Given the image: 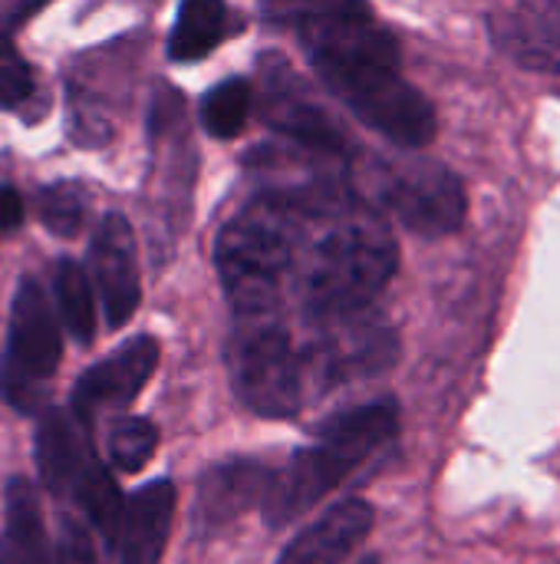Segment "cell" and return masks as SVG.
Returning <instances> with one entry per match:
<instances>
[{"label":"cell","mask_w":560,"mask_h":564,"mask_svg":"<svg viewBox=\"0 0 560 564\" xmlns=\"http://www.w3.org/2000/svg\"><path fill=\"white\" fill-rule=\"evenodd\" d=\"M399 360V334L376 321L370 311L310 324V340L300 350L304 387L307 390H337L343 383L370 380L393 370Z\"/></svg>","instance_id":"obj_10"},{"label":"cell","mask_w":560,"mask_h":564,"mask_svg":"<svg viewBox=\"0 0 560 564\" xmlns=\"http://www.w3.org/2000/svg\"><path fill=\"white\" fill-rule=\"evenodd\" d=\"M36 469L43 486L73 502L89 529L106 542L116 545L125 502L119 496L116 479L109 476L106 463L96 456L89 443V430L79 426L63 410L40 413L36 423Z\"/></svg>","instance_id":"obj_7"},{"label":"cell","mask_w":560,"mask_h":564,"mask_svg":"<svg viewBox=\"0 0 560 564\" xmlns=\"http://www.w3.org/2000/svg\"><path fill=\"white\" fill-rule=\"evenodd\" d=\"M36 93V73L20 53L13 30L0 23V109L13 112Z\"/></svg>","instance_id":"obj_23"},{"label":"cell","mask_w":560,"mask_h":564,"mask_svg":"<svg viewBox=\"0 0 560 564\" xmlns=\"http://www.w3.org/2000/svg\"><path fill=\"white\" fill-rule=\"evenodd\" d=\"M254 112V83L244 76H228L211 86L198 102V122L211 139L231 142L238 139Z\"/></svg>","instance_id":"obj_20"},{"label":"cell","mask_w":560,"mask_h":564,"mask_svg":"<svg viewBox=\"0 0 560 564\" xmlns=\"http://www.w3.org/2000/svg\"><path fill=\"white\" fill-rule=\"evenodd\" d=\"M198 182V145L191 135L188 109L178 89L158 86L149 106V175H145V208L155 231L152 248L162 254V241L175 245L191 221Z\"/></svg>","instance_id":"obj_8"},{"label":"cell","mask_w":560,"mask_h":564,"mask_svg":"<svg viewBox=\"0 0 560 564\" xmlns=\"http://www.w3.org/2000/svg\"><path fill=\"white\" fill-rule=\"evenodd\" d=\"M86 271L92 291L99 294L109 330L125 327L142 304V274H139L135 228L122 212H106L92 228Z\"/></svg>","instance_id":"obj_12"},{"label":"cell","mask_w":560,"mask_h":564,"mask_svg":"<svg viewBox=\"0 0 560 564\" xmlns=\"http://www.w3.org/2000/svg\"><path fill=\"white\" fill-rule=\"evenodd\" d=\"M399 436V403L380 397L350 410L333 413L314 433V440L294 453L290 466L274 476L264 499V522L284 529L294 519L320 506L333 489L356 476L370 459H376Z\"/></svg>","instance_id":"obj_4"},{"label":"cell","mask_w":560,"mask_h":564,"mask_svg":"<svg viewBox=\"0 0 560 564\" xmlns=\"http://www.w3.org/2000/svg\"><path fill=\"white\" fill-rule=\"evenodd\" d=\"M26 218V202L13 185H0V238L17 231Z\"/></svg>","instance_id":"obj_25"},{"label":"cell","mask_w":560,"mask_h":564,"mask_svg":"<svg viewBox=\"0 0 560 564\" xmlns=\"http://www.w3.org/2000/svg\"><path fill=\"white\" fill-rule=\"evenodd\" d=\"M261 17L297 40L320 86L366 129L403 152L436 139V109L403 76V46L370 0H261Z\"/></svg>","instance_id":"obj_1"},{"label":"cell","mask_w":560,"mask_h":564,"mask_svg":"<svg viewBox=\"0 0 560 564\" xmlns=\"http://www.w3.org/2000/svg\"><path fill=\"white\" fill-rule=\"evenodd\" d=\"M310 221L300 208L254 192L218 228L215 271L234 317L281 314Z\"/></svg>","instance_id":"obj_3"},{"label":"cell","mask_w":560,"mask_h":564,"mask_svg":"<svg viewBox=\"0 0 560 564\" xmlns=\"http://www.w3.org/2000/svg\"><path fill=\"white\" fill-rule=\"evenodd\" d=\"M53 564H99V555H96L92 539H89V529L76 516H63V522H59Z\"/></svg>","instance_id":"obj_24"},{"label":"cell","mask_w":560,"mask_h":564,"mask_svg":"<svg viewBox=\"0 0 560 564\" xmlns=\"http://www.w3.org/2000/svg\"><path fill=\"white\" fill-rule=\"evenodd\" d=\"M0 564H53L43 512L26 479H10L3 496Z\"/></svg>","instance_id":"obj_17"},{"label":"cell","mask_w":560,"mask_h":564,"mask_svg":"<svg viewBox=\"0 0 560 564\" xmlns=\"http://www.w3.org/2000/svg\"><path fill=\"white\" fill-rule=\"evenodd\" d=\"M33 215L50 235L69 241L89 221V192L83 182L73 178L46 182L33 192Z\"/></svg>","instance_id":"obj_21"},{"label":"cell","mask_w":560,"mask_h":564,"mask_svg":"<svg viewBox=\"0 0 560 564\" xmlns=\"http://www.w3.org/2000/svg\"><path fill=\"white\" fill-rule=\"evenodd\" d=\"M178 492L168 479L142 486L122 512L119 525V564H162L172 525H175Z\"/></svg>","instance_id":"obj_16"},{"label":"cell","mask_w":560,"mask_h":564,"mask_svg":"<svg viewBox=\"0 0 560 564\" xmlns=\"http://www.w3.org/2000/svg\"><path fill=\"white\" fill-rule=\"evenodd\" d=\"M50 288H53V311L59 314L63 330L79 344H92L96 337V291L89 281L86 264L76 258H59L50 271Z\"/></svg>","instance_id":"obj_19"},{"label":"cell","mask_w":560,"mask_h":564,"mask_svg":"<svg viewBox=\"0 0 560 564\" xmlns=\"http://www.w3.org/2000/svg\"><path fill=\"white\" fill-rule=\"evenodd\" d=\"M353 188L419 238L455 235L469 215L462 178L439 159H353Z\"/></svg>","instance_id":"obj_5"},{"label":"cell","mask_w":560,"mask_h":564,"mask_svg":"<svg viewBox=\"0 0 560 564\" xmlns=\"http://www.w3.org/2000/svg\"><path fill=\"white\" fill-rule=\"evenodd\" d=\"M356 564H383V558L380 555H366V558H360Z\"/></svg>","instance_id":"obj_26"},{"label":"cell","mask_w":560,"mask_h":564,"mask_svg":"<svg viewBox=\"0 0 560 564\" xmlns=\"http://www.w3.org/2000/svg\"><path fill=\"white\" fill-rule=\"evenodd\" d=\"M274 469H267L264 463H251V459H231L221 466H211L195 492V535H215L224 525H231L238 516L264 506L271 486H274Z\"/></svg>","instance_id":"obj_14"},{"label":"cell","mask_w":560,"mask_h":564,"mask_svg":"<svg viewBox=\"0 0 560 564\" xmlns=\"http://www.w3.org/2000/svg\"><path fill=\"white\" fill-rule=\"evenodd\" d=\"M158 446V430L145 416H116L106 430V456L122 473H139Z\"/></svg>","instance_id":"obj_22"},{"label":"cell","mask_w":560,"mask_h":564,"mask_svg":"<svg viewBox=\"0 0 560 564\" xmlns=\"http://www.w3.org/2000/svg\"><path fill=\"white\" fill-rule=\"evenodd\" d=\"M158 357H162V347L152 334H139V337L125 340L119 350H112L106 360L92 364L76 380L73 397H69V416L89 430L102 413L135 403V397L152 380Z\"/></svg>","instance_id":"obj_13"},{"label":"cell","mask_w":560,"mask_h":564,"mask_svg":"<svg viewBox=\"0 0 560 564\" xmlns=\"http://www.w3.org/2000/svg\"><path fill=\"white\" fill-rule=\"evenodd\" d=\"M257 86H254V106L261 112V122L277 132L284 142L353 159V139L340 126V119L310 93V86L294 73V66L281 53H264L257 59Z\"/></svg>","instance_id":"obj_11"},{"label":"cell","mask_w":560,"mask_h":564,"mask_svg":"<svg viewBox=\"0 0 560 564\" xmlns=\"http://www.w3.org/2000/svg\"><path fill=\"white\" fill-rule=\"evenodd\" d=\"M376 525L366 499H343L310 522L274 564H343Z\"/></svg>","instance_id":"obj_15"},{"label":"cell","mask_w":560,"mask_h":564,"mask_svg":"<svg viewBox=\"0 0 560 564\" xmlns=\"http://www.w3.org/2000/svg\"><path fill=\"white\" fill-rule=\"evenodd\" d=\"M59 360L63 330L50 294L43 291L40 278L23 274L10 301L7 344L0 354V400L20 416L40 413Z\"/></svg>","instance_id":"obj_9"},{"label":"cell","mask_w":560,"mask_h":564,"mask_svg":"<svg viewBox=\"0 0 560 564\" xmlns=\"http://www.w3.org/2000/svg\"><path fill=\"white\" fill-rule=\"evenodd\" d=\"M399 245L366 202L314 218L304 231L294 281L307 324L363 314L393 284Z\"/></svg>","instance_id":"obj_2"},{"label":"cell","mask_w":560,"mask_h":564,"mask_svg":"<svg viewBox=\"0 0 560 564\" xmlns=\"http://www.w3.org/2000/svg\"><path fill=\"white\" fill-rule=\"evenodd\" d=\"M234 397L264 420H294L304 410L307 387L300 350L281 314L234 317L224 347Z\"/></svg>","instance_id":"obj_6"},{"label":"cell","mask_w":560,"mask_h":564,"mask_svg":"<svg viewBox=\"0 0 560 564\" xmlns=\"http://www.w3.org/2000/svg\"><path fill=\"white\" fill-rule=\"evenodd\" d=\"M548 3H554V7H558V10H560V0H548Z\"/></svg>","instance_id":"obj_27"},{"label":"cell","mask_w":560,"mask_h":564,"mask_svg":"<svg viewBox=\"0 0 560 564\" xmlns=\"http://www.w3.org/2000/svg\"><path fill=\"white\" fill-rule=\"evenodd\" d=\"M231 33V10L224 0H182L165 40L172 63H198L215 53Z\"/></svg>","instance_id":"obj_18"}]
</instances>
